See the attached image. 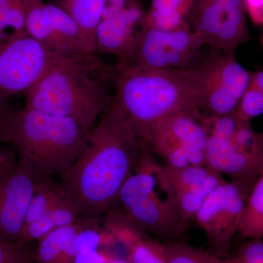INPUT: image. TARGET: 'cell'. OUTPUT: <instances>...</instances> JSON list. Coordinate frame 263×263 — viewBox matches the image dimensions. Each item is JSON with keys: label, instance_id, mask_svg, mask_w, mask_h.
<instances>
[{"label": "cell", "instance_id": "6da1fadb", "mask_svg": "<svg viewBox=\"0 0 263 263\" xmlns=\"http://www.w3.org/2000/svg\"><path fill=\"white\" fill-rule=\"evenodd\" d=\"M141 153L139 139L111 103L86 133L84 148L60 178L81 217L99 218L117 204Z\"/></svg>", "mask_w": 263, "mask_h": 263}, {"label": "cell", "instance_id": "7a4b0ae2", "mask_svg": "<svg viewBox=\"0 0 263 263\" xmlns=\"http://www.w3.org/2000/svg\"><path fill=\"white\" fill-rule=\"evenodd\" d=\"M111 74L96 53L60 57L26 95L25 108L72 119L88 133L111 103Z\"/></svg>", "mask_w": 263, "mask_h": 263}, {"label": "cell", "instance_id": "3957f363", "mask_svg": "<svg viewBox=\"0 0 263 263\" xmlns=\"http://www.w3.org/2000/svg\"><path fill=\"white\" fill-rule=\"evenodd\" d=\"M86 133L72 119L25 107L10 106L0 118V143L38 179L62 177L84 148Z\"/></svg>", "mask_w": 263, "mask_h": 263}, {"label": "cell", "instance_id": "277c9868", "mask_svg": "<svg viewBox=\"0 0 263 263\" xmlns=\"http://www.w3.org/2000/svg\"><path fill=\"white\" fill-rule=\"evenodd\" d=\"M115 94L111 105L122 114L138 139L156 123L179 113L200 117L202 95L188 69H112Z\"/></svg>", "mask_w": 263, "mask_h": 263}, {"label": "cell", "instance_id": "5b68a950", "mask_svg": "<svg viewBox=\"0 0 263 263\" xmlns=\"http://www.w3.org/2000/svg\"><path fill=\"white\" fill-rule=\"evenodd\" d=\"M141 145L139 160L119 192L118 214L146 236L164 243L181 242L189 224L178 210L162 164Z\"/></svg>", "mask_w": 263, "mask_h": 263}, {"label": "cell", "instance_id": "8992f818", "mask_svg": "<svg viewBox=\"0 0 263 263\" xmlns=\"http://www.w3.org/2000/svg\"><path fill=\"white\" fill-rule=\"evenodd\" d=\"M202 95L200 118H214L234 111L248 87L249 71L234 52L210 48L195 67L189 68Z\"/></svg>", "mask_w": 263, "mask_h": 263}, {"label": "cell", "instance_id": "52a82bcc", "mask_svg": "<svg viewBox=\"0 0 263 263\" xmlns=\"http://www.w3.org/2000/svg\"><path fill=\"white\" fill-rule=\"evenodd\" d=\"M203 44L190 28L166 30L145 26L134 47L116 70H184L202 60Z\"/></svg>", "mask_w": 263, "mask_h": 263}, {"label": "cell", "instance_id": "ba28073f", "mask_svg": "<svg viewBox=\"0 0 263 263\" xmlns=\"http://www.w3.org/2000/svg\"><path fill=\"white\" fill-rule=\"evenodd\" d=\"M200 118L189 113L164 118L152 126L139 141L164 164L178 167L205 166L207 135Z\"/></svg>", "mask_w": 263, "mask_h": 263}, {"label": "cell", "instance_id": "9c48e42d", "mask_svg": "<svg viewBox=\"0 0 263 263\" xmlns=\"http://www.w3.org/2000/svg\"><path fill=\"white\" fill-rule=\"evenodd\" d=\"M255 183L243 180L226 181L218 186L202 204L195 221L206 234L211 253L222 258L230 257L232 240Z\"/></svg>", "mask_w": 263, "mask_h": 263}, {"label": "cell", "instance_id": "30bf717a", "mask_svg": "<svg viewBox=\"0 0 263 263\" xmlns=\"http://www.w3.org/2000/svg\"><path fill=\"white\" fill-rule=\"evenodd\" d=\"M60 57L26 32L0 37V98L26 96Z\"/></svg>", "mask_w": 263, "mask_h": 263}, {"label": "cell", "instance_id": "8fae6325", "mask_svg": "<svg viewBox=\"0 0 263 263\" xmlns=\"http://www.w3.org/2000/svg\"><path fill=\"white\" fill-rule=\"evenodd\" d=\"M234 112L200 118L207 135L206 165L232 180L257 181L263 175V157L254 155L235 131Z\"/></svg>", "mask_w": 263, "mask_h": 263}, {"label": "cell", "instance_id": "7c38bea8", "mask_svg": "<svg viewBox=\"0 0 263 263\" xmlns=\"http://www.w3.org/2000/svg\"><path fill=\"white\" fill-rule=\"evenodd\" d=\"M190 27L203 46L222 51L250 39L243 0H192Z\"/></svg>", "mask_w": 263, "mask_h": 263}, {"label": "cell", "instance_id": "4fadbf2b", "mask_svg": "<svg viewBox=\"0 0 263 263\" xmlns=\"http://www.w3.org/2000/svg\"><path fill=\"white\" fill-rule=\"evenodd\" d=\"M25 32L48 51L58 57L96 53L95 43L70 15L44 0L29 9Z\"/></svg>", "mask_w": 263, "mask_h": 263}, {"label": "cell", "instance_id": "5bb4252c", "mask_svg": "<svg viewBox=\"0 0 263 263\" xmlns=\"http://www.w3.org/2000/svg\"><path fill=\"white\" fill-rule=\"evenodd\" d=\"M145 18L136 0H108L95 29L96 53L114 55L118 62L125 60L146 26Z\"/></svg>", "mask_w": 263, "mask_h": 263}, {"label": "cell", "instance_id": "9a60e30c", "mask_svg": "<svg viewBox=\"0 0 263 263\" xmlns=\"http://www.w3.org/2000/svg\"><path fill=\"white\" fill-rule=\"evenodd\" d=\"M162 166L174 193L178 210L188 224L195 220L210 194L226 182L222 174L207 165L178 167L162 164Z\"/></svg>", "mask_w": 263, "mask_h": 263}, {"label": "cell", "instance_id": "2e32d148", "mask_svg": "<svg viewBox=\"0 0 263 263\" xmlns=\"http://www.w3.org/2000/svg\"><path fill=\"white\" fill-rule=\"evenodd\" d=\"M37 180L18 162L12 171L0 176V241L17 243Z\"/></svg>", "mask_w": 263, "mask_h": 263}, {"label": "cell", "instance_id": "e0dca14e", "mask_svg": "<svg viewBox=\"0 0 263 263\" xmlns=\"http://www.w3.org/2000/svg\"><path fill=\"white\" fill-rule=\"evenodd\" d=\"M79 222L62 227L39 239L32 259L36 263H74L78 254L76 237Z\"/></svg>", "mask_w": 263, "mask_h": 263}, {"label": "cell", "instance_id": "ac0fdd59", "mask_svg": "<svg viewBox=\"0 0 263 263\" xmlns=\"http://www.w3.org/2000/svg\"><path fill=\"white\" fill-rule=\"evenodd\" d=\"M80 218V212L67 197L42 217L24 227L16 243L28 246L33 240L41 239L53 230L77 222Z\"/></svg>", "mask_w": 263, "mask_h": 263}, {"label": "cell", "instance_id": "d6986e66", "mask_svg": "<svg viewBox=\"0 0 263 263\" xmlns=\"http://www.w3.org/2000/svg\"><path fill=\"white\" fill-rule=\"evenodd\" d=\"M191 5L192 0H152L146 25L166 30L190 28Z\"/></svg>", "mask_w": 263, "mask_h": 263}, {"label": "cell", "instance_id": "ffe728a7", "mask_svg": "<svg viewBox=\"0 0 263 263\" xmlns=\"http://www.w3.org/2000/svg\"><path fill=\"white\" fill-rule=\"evenodd\" d=\"M67 198L61 181H57L53 177L38 179L27 208L23 228L42 217Z\"/></svg>", "mask_w": 263, "mask_h": 263}, {"label": "cell", "instance_id": "44dd1931", "mask_svg": "<svg viewBox=\"0 0 263 263\" xmlns=\"http://www.w3.org/2000/svg\"><path fill=\"white\" fill-rule=\"evenodd\" d=\"M236 233L250 239H262L263 237V175L254 183L241 215Z\"/></svg>", "mask_w": 263, "mask_h": 263}, {"label": "cell", "instance_id": "7402d4cb", "mask_svg": "<svg viewBox=\"0 0 263 263\" xmlns=\"http://www.w3.org/2000/svg\"><path fill=\"white\" fill-rule=\"evenodd\" d=\"M108 0H51L70 15L95 43V32Z\"/></svg>", "mask_w": 263, "mask_h": 263}, {"label": "cell", "instance_id": "603a6c76", "mask_svg": "<svg viewBox=\"0 0 263 263\" xmlns=\"http://www.w3.org/2000/svg\"><path fill=\"white\" fill-rule=\"evenodd\" d=\"M38 0H0V37L25 32L29 9Z\"/></svg>", "mask_w": 263, "mask_h": 263}, {"label": "cell", "instance_id": "cb8c5ba5", "mask_svg": "<svg viewBox=\"0 0 263 263\" xmlns=\"http://www.w3.org/2000/svg\"><path fill=\"white\" fill-rule=\"evenodd\" d=\"M126 245L129 263H167L166 243L136 232Z\"/></svg>", "mask_w": 263, "mask_h": 263}, {"label": "cell", "instance_id": "d4e9b609", "mask_svg": "<svg viewBox=\"0 0 263 263\" xmlns=\"http://www.w3.org/2000/svg\"><path fill=\"white\" fill-rule=\"evenodd\" d=\"M167 263H238L235 257H217L209 251L183 243H166Z\"/></svg>", "mask_w": 263, "mask_h": 263}, {"label": "cell", "instance_id": "484cf974", "mask_svg": "<svg viewBox=\"0 0 263 263\" xmlns=\"http://www.w3.org/2000/svg\"><path fill=\"white\" fill-rule=\"evenodd\" d=\"M99 218L81 217L79 228L76 237L78 253L98 251L103 241V231Z\"/></svg>", "mask_w": 263, "mask_h": 263}, {"label": "cell", "instance_id": "4316f807", "mask_svg": "<svg viewBox=\"0 0 263 263\" xmlns=\"http://www.w3.org/2000/svg\"><path fill=\"white\" fill-rule=\"evenodd\" d=\"M235 114L240 120L250 122L263 113V91L249 86L240 98Z\"/></svg>", "mask_w": 263, "mask_h": 263}, {"label": "cell", "instance_id": "83f0119b", "mask_svg": "<svg viewBox=\"0 0 263 263\" xmlns=\"http://www.w3.org/2000/svg\"><path fill=\"white\" fill-rule=\"evenodd\" d=\"M32 252L27 246L0 241V263H31Z\"/></svg>", "mask_w": 263, "mask_h": 263}, {"label": "cell", "instance_id": "f1b7e54d", "mask_svg": "<svg viewBox=\"0 0 263 263\" xmlns=\"http://www.w3.org/2000/svg\"><path fill=\"white\" fill-rule=\"evenodd\" d=\"M238 263H263V242L262 239H252L242 245L234 256Z\"/></svg>", "mask_w": 263, "mask_h": 263}, {"label": "cell", "instance_id": "f546056e", "mask_svg": "<svg viewBox=\"0 0 263 263\" xmlns=\"http://www.w3.org/2000/svg\"><path fill=\"white\" fill-rule=\"evenodd\" d=\"M18 164L16 156L10 148L0 147V176L12 171Z\"/></svg>", "mask_w": 263, "mask_h": 263}, {"label": "cell", "instance_id": "4dcf8cb0", "mask_svg": "<svg viewBox=\"0 0 263 263\" xmlns=\"http://www.w3.org/2000/svg\"><path fill=\"white\" fill-rule=\"evenodd\" d=\"M246 9L255 23L262 22V0H243Z\"/></svg>", "mask_w": 263, "mask_h": 263}, {"label": "cell", "instance_id": "1f68e13d", "mask_svg": "<svg viewBox=\"0 0 263 263\" xmlns=\"http://www.w3.org/2000/svg\"><path fill=\"white\" fill-rule=\"evenodd\" d=\"M108 259L105 254L98 250L78 253L74 263H106Z\"/></svg>", "mask_w": 263, "mask_h": 263}, {"label": "cell", "instance_id": "d6a6232c", "mask_svg": "<svg viewBox=\"0 0 263 263\" xmlns=\"http://www.w3.org/2000/svg\"><path fill=\"white\" fill-rule=\"evenodd\" d=\"M249 86L263 91V72L262 70L249 71Z\"/></svg>", "mask_w": 263, "mask_h": 263}, {"label": "cell", "instance_id": "836d02e7", "mask_svg": "<svg viewBox=\"0 0 263 263\" xmlns=\"http://www.w3.org/2000/svg\"><path fill=\"white\" fill-rule=\"evenodd\" d=\"M9 105L6 103V100L0 98V118L4 114L5 112L9 108Z\"/></svg>", "mask_w": 263, "mask_h": 263}, {"label": "cell", "instance_id": "e575fe53", "mask_svg": "<svg viewBox=\"0 0 263 263\" xmlns=\"http://www.w3.org/2000/svg\"><path fill=\"white\" fill-rule=\"evenodd\" d=\"M106 263H129V261L122 259H108Z\"/></svg>", "mask_w": 263, "mask_h": 263}]
</instances>
